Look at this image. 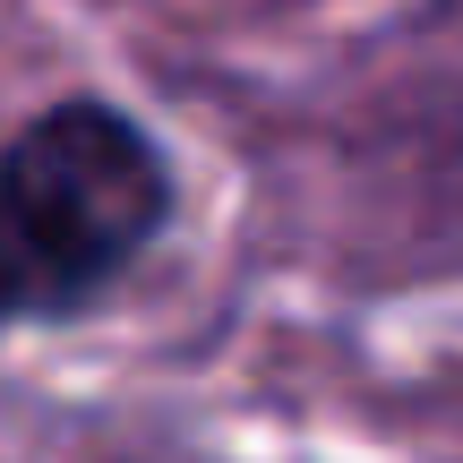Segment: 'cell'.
<instances>
[{"instance_id": "cell-1", "label": "cell", "mask_w": 463, "mask_h": 463, "mask_svg": "<svg viewBox=\"0 0 463 463\" xmlns=\"http://www.w3.org/2000/svg\"><path fill=\"white\" fill-rule=\"evenodd\" d=\"M172 223V164L129 112L69 95L0 146V317L103 300Z\"/></svg>"}]
</instances>
